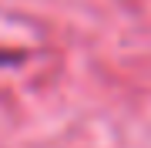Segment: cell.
<instances>
[{"instance_id":"1","label":"cell","mask_w":151,"mask_h":148,"mask_svg":"<svg viewBox=\"0 0 151 148\" xmlns=\"http://www.w3.org/2000/svg\"><path fill=\"white\" fill-rule=\"evenodd\" d=\"M20 54H14V51H0V64H7V61H17Z\"/></svg>"}]
</instances>
